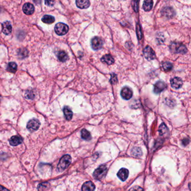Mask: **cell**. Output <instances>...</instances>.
<instances>
[{"label": "cell", "mask_w": 191, "mask_h": 191, "mask_svg": "<svg viewBox=\"0 0 191 191\" xmlns=\"http://www.w3.org/2000/svg\"><path fill=\"white\" fill-rule=\"evenodd\" d=\"M71 163V157L69 155H65L60 159L57 166V169L60 171H62L69 167Z\"/></svg>", "instance_id": "obj_1"}, {"label": "cell", "mask_w": 191, "mask_h": 191, "mask_svg": "<svg viewBox=\"0 0 191 191\" xmlns=\"http://www.w3.org/2000/svg\"><path fill=\"white\" fill-rule=\"evenodd\" d=\"M107 170V167L106 165H102L94 171L93 177L97 180H101L106 177Z\"/></svg>", "instance_id": "obj_2"}, {"label": "cell", "mask_w": 191, "mask_h": 191, "mask_svg": "<svg viewBox=\"0 0 191 191\" xmlns=\"http://www.w3.org/2000/svg\"><path fill=\"white\" fill-rule=\"evenodd\" d=\"M69 26L66 24L59 23L56 25L54 27L55 32L59 36H63L66 34L69 31Z\"/></svg>", "instance_id": "obj_3"}, {"label": "cell", "mask_w": 191, "mask_h": 191, "mask_svg": "<svg viewBox=\"0 0 191 191\" xmlns=\"http://www.w3.org/2000/svg\"><path fill=\"white\" fill-rule=\"evenodd\" d=\"M143 54L145 59L148 61H151L155 59V53L149 46L146 47L143 50Z\"/></svg>", "instance_id": "obj_4"}, {"label": "cell", "mask_w": 191, "mask_h": 191, "mask_svg": "<svg viewBox=\"0 0 191 191\" xmlns=\"http://www.w3.org/2000/svg\"><path fill=\"white\" fill-rule=\"evenodd\" d=\"M40 122L36 119H33L30 120L27 124V128L30 132L36 131L40 127Z\"/></svg>", "instance_id": "obj_5"}, {"label": "cell", "mask_w": 191, "mask_h": 191, "mask_svg": "<svg viewBox=\"0 0 191 191\" xmlns=\"http://www.w3.org/2000/svg\"><path fill=\"white\" fill-rule=\"evenodd\" d=\"M91 46L94 50H98L103 47V41L101 38L95 36L91 40Z\"/></svg>", "instance_id": "obj_6"}, {"label": "cell", "mask_w": 191, "mask_h": 191, "mask_svg": "<svg viewBox=\"0 0 191 191\" xmlns=\"http://www.w3.org/2000/svg\"><path fill=\"white\" fill-rule=\"evenodd\" d=\"M120 95L124 100H129L133 95V92L131 89L128 87H124L121 90Z\"/></svg>", "instance_id": "obj_7"}, {"label": "cell", "mask_w": 191, "mask_h": 191, "mask_svg": "<svg viewBox=\"0 0 191 191\" xmlns=\"http://www.w3.org/2000/svg\"><path fill=\"white\" fill-rule=\"evenodd\" d=\"M167 84L162 81H158L154 85V91L156 94H159L167 88Z\"/></svg>", "instance_id": "obj_8"}, {"label": "cell", "mask_w": 191, "mask_h": 191, "mask_svg": "<svg viewBox=\"0 0 191 191\" xmlns=\"http://www.w3.org/2000/svg\"><path fill=\"white\" fill-rule=\"evenodd\" d=\"M23 10L24 13H25L26 15H30L34 13V10H35V8H34V6L32 3H26L23 5Z\"/></svg>", "instance_id": "obj_9"}, {"label": "cell", "mask_w": 191, "mask_h": 191, "mask_svg": "<svg viewBox=\"0 0 191 191\" xmlns=\"http://www.w3.org/2000/svg\"><path fill=\"white\" fill-rule=\"evenodd\" d=\"M162 15L168 19L172 18L176 14V12L174 10L170 7H167L163 9V10L161 11Z\"/></svg>", "instance_id": "obj_10"}, {"label": "cell", "mask_w": 191, "mask_h": 191, "mask_svg": "<svg viewBox=\"0 0 191 191\" xmlns=\"http://www.w3.org/2000/svg\"><path fill=\"white\" fill-rule=\"evenodd\" d=\"M129 176V171L127 169L122 168L118 171L117 176L122 181H125Z\"/></svg>", "instance_id": "obj_11"}, {"label": "cell", "mask_w": 191, "mask_h": 191, "mask_svg": "<svg viewBox=\"0 0 191 191\" xmlns=\"http://www.w3.org/2000/svg\"><path fill=\"white\" fill-rule=\"evenodd\" d=\"M170 84L173 88L175 89H178L180 88L181 86H182L183 81L180 78L176 77L171 80Z\"/></svg>", "instance_id": "obj_12"}, {"label": "cell", "mask_w": 191, "mask_h": 191, "mask_svg": "<svg viewBox=\"0 0 191 191\" xmlns=\"http://www.w3.org/2000/svg\"><path fill=\"white\" fill-rule=\"evenodd\" d=\"M2 32L5 35H9L12 32V26L10 22H5L2 24Z\"/></svg>", "instance_id": "obj_13"}, {"label": "cell", "mask_w": 191, "mask_h": 191, "mask_svg": "<svg viewBox=\"0 0 191 191\" xmlns=\"http://www.w3.org/2000/svg\"><path fill=\"white\" fill-rule=\"evenodd\" d=\"M76 4L77 6L81 9H87L90 6V1L89 0H76Z\"/></svg>", "instance_id": "obj_14"}, {"label": "cell", "mask_w": 191, "mask_h": 191, "mask_svg": "<svg viewBox=\"0 0 191 191\" xmlns=\"http://www.w3.org/2000/svg\"><path fill=\"white\" fill-rule=\"evenodd\" d=\"M95 190V186L91 181L85 182L82 187V191H94Z\"/></svg>", "instance_id": "obj_15"}, {"label": "cell", "mask_w": 191, "mask_h": 191, "mask_svg": "<svg viewBox=\"0 0 191 191\" xmlns=\"http://www.w3.org/2000/svg\"><path fill=\"white\" fill-rule=\"evenodd\" d=\"M9 143L12 146H17L23 143V139L20 136H13L10 139Z\"/></svg>", "instance_id": "obj_16"}, {"label": "cell", "mask_w": 191, "mask_h": 191, "mask_svg": "<svg viewBox=\"0 0 191 191\" xmlns=\"http://www.w3.org/2000/svg\"><path fill=\"white\" fill-rule=\"evenodd\" d=\"M101 61L102 62H103V63H107L108 65H112L114 62V60L113 59V58L110 54H106V55H104L101 59Z\"/></svg>", "instance_id": "obj_17"}, {"label": "cell", "mask_w": 191, "mask_h": 191, "mask_svg": "<svg viewBox=\"0 0 191 191\" xmlns=\"http://www.w3.org/2000/svg\"><path fill=\"white\" fill-rule=\"evenodd\" d=\"M153 6V0H145L143 3V10L145 11H150Z\"/></svg>", "instance_id": "obj_18"}, {"label": "cell", "mask_w": 191, "mask_h": 191, "mask_svg": "<svg viewBox=\"0 0 191 191\" xmlns=\"http://www.w3.org/2000/svg\"><path fill=\"white\" fill-rule=\"evenodd\" d=\"M63 113L65 114V117L67 120H71L72 118L73 113L71 109L68 107H65L63 109Z\"/></svg>", "instance_id": "obj_19"}, {"label": "cell", "mask_w": 191, "mask_h": 191, "mask_svg": "<svg viewBox=\"0 0 191 191\" xmlns=\"http://www.w3.org/2000/svg\"><path fill=\"white\" fill-rule=\"evenodd\" d=\"M54 20H55V19L53 16H52L51 15H44L42 19V21L46 24H52L54 22Z\"/></svg>", "instance_id": "obj_20"}, {"label": "cell", "mask_w": 191, "mask_h": 191, "mask_svg": "<svg viewBox=\"0 0 191 191\" xmlns=\"http://www.w3.org/2000/svg\"><path fill=\"white\" fill-rule=\"evenodd\" d=\"M57 57H58V59L59 60V61H60L61 62H64L66 61L69 59L67 54L64 51H60V52H59L58 54H57Z\"/></svg>", "instance_id": "obj_21"}, {"label": "cell", "mask_w": 191, "mask_h": 191, "mask_svg": "<svg viewBox=\"0 0 191 191\" xmlns=\"http://www.w3.org/2000/svg\"><path fill=\"white\" fill-rule=\"evenodd\" d=\"M168 129H167V126L165 125V123H163L160 126V127H159V135L160 136H164L165 135L167 134L168 133Z\"/></svg>", "instance_id": "obj_22"}, {"label": "cell", "mask_w": 191, "mask_h": 191, "mask_svg": "<svg viewBox=\"0 0 191 191\" xmlns=\"http://www.w3.org/2000/svg\"><path fill=\"white\" fill-rule=\"evenodd\" d=\"M81 137L85 140L89 141L91 139V135L89 132L84 128L81 131Z\"/></svg>", "instance_id": "obj_23"}, {"label": "cell", "mask_w": 191, "mask_h": 191, "mask_svg": "<svg viewBox=\"0 0 191 191\" xmlns=\"http://www.w3.org/2000/svg\"><path fill=\"white\" fill-rule=\"evenodd\" d=\"M17 65L15 62H10L8 64L7 70L8 71L12 72V73H15L17 70Z\"/></svg>", "instance_id": "obj_24"}, {"label": "cell", "mask_w": 191, "mask_h": 191, "mask_svg": "<svg viewBox=\"0 0 191 191\" xmlns=\"http://www.w3.org/2000/svg\"><path fill=\"white\" fill-rule=\"evenodd\" d=\"M173 65L168 62H165L163 64V69L165 71H169L173 69Z\"/></svg>", "instance_id": "obj_25"}, {"label": "cell", "mask_w": 191, "mask_h": 191, "mask_svg": "<svg viewBox=\"0 0 191 191\" xmlns=\"http://www.w3.org/2000/svg\"><path fill=\"white\" fill-rule=\"evenodd\" d=\"M49 184L48 183H43L41 184H39L38 187V190L39 191H43L47 190L49 188Z\"/></svg>", "instance_id": "obj_26"}, {"label": "cell", "mask_w": 191, "mask_h": 191, "mask_svg": "<svg viewBox=\"0 0 191 191\" xmlns=\"http://www.w3.org/2000/svg\"><path fill=\"white\" fill-rule=\"evenodd\" d=\"M176 53H186L187 51V48L183 45H180L178 46L177 48L176 49Z\"/></svg>", "instance_id": "obj_27"}, {"label": "cell", "mask_w": 191, "mask_h": 191, "mask_svg": "<svg viewBox=\"0 0 191 191\" xmlns=\"http://www.w3.org/2000/svg\"><path fill=\"white\" fill-rule=\"evenodd\" d=\"M139 0H132V7H133L134 10L136 12L138 11V9H139Z\"/></svg>", "instance_id": "obj_28"}, {"label": "cell", "mask_w": 191, "mask_h": 191, "mask_svg": "<svg viewBox=\"0 0 191 191\" xmlns=\"http://www.w3.org/2000/svg\"><path fill=\"white\" fill-rule=\"evenodd\" d=\"M132 154L134 156H140L141 154H142V153H141V150H140V148H134L133 150H132Z\"/></svg>", "instance_id": "obj_29"}, {"label": "cell", "mask_w": 191, "mask_h": 191, "mask_svg": "<svg viewBox=\"0 0 191 191\" xmlns=\"http://www.w3.org/2000/svg\"><path fill=\"white\" fill-rule=\"evenodd\" d=\"M117 75L114 73H113L111 75V77L110 80V82L112 84H116V83L117 82Z\"/></svg>", "instance_id": "obj_30"}, {"label": "cell", "mask_w": 191, "mask_h": 191, "mask_svg": "<svg viewBox=\"0 0 191 191\" xmlns=\"http://www.w3.org/2000/svg\"><path fill=\"white\" fill-rule=\"evenodd\" d=\"M26 96L27 98L28 99H33L34 97V93L32 91H28L26 92Z\"/></svg>", "instance_id": "obj_31"}, {"label": "cell", "mask_w": 191, "mask_h": 191, "mask_svg": "<svg viewBox=\"0 0 191 191\" xmlns=\"http://www.w3.org/2000/svg\"><path fill=\"white\" fill-rule=\"evenodd\" d=\"M45 4L48 6H52L54 5L53 0H44Z\"/></svg>", "instance_id": "obj_32"}, {"label": "cell", "mask_w": 191, "mask_h": 191, "mask_svg": "<svg viewBox=\"0 0 191 191\" xmlns=\"http://www.w3.org/2000/svg\"><path fill=\"white\" fill-rule=\"evenodd\" d=\"M137 34L139 36V38L140 39L141 38V30H140V28L139 27V26H138V27L137 26Z\"/></svg>", "instance_id": "obj_33"}, {"label": "cell", "mask_w": 191, "mask_h": 191, "mask_svg": "<svg viewBox=\"0 0 191 191\" xmlns=\"http://www.w3.org/2000/svg\"><path fill=\"white\" fill-rule=\"evenodd\" d=\"M189 143H190V140H189V139H184V140L182 141V143H183V145H184V146L187 145Z\"/></svg>", "instance_id": "obj_34"}, {"label": "cell", "mask_w": 191, "mask_h": 191, "mask_svg": "<svg viewBox=\"0 0 191 191\" xmlns=\"http://www.w3.org/2000/svg\"><path fill=\"white\" fill-rule=\"evenodd\" d=\"M143 190V189L140 188V187H138V188H133L131 189V190Z\"/></svg>", "instance_id": "obj_35"}, {"label": "cell", "mask_w": 191, "mask_h": 191, "mask_svg": "<svg viewBox=\"0 0 191 191\" xmlns=\"http://www.w3.org/2000/svg\"><path fill=\"white\" fill-rule=\"evenodd\" d=\"M6 190L5 188H3L2 186H0V190Z\"/></svg>", "instance_id": "obj_36"}]
</instances>
